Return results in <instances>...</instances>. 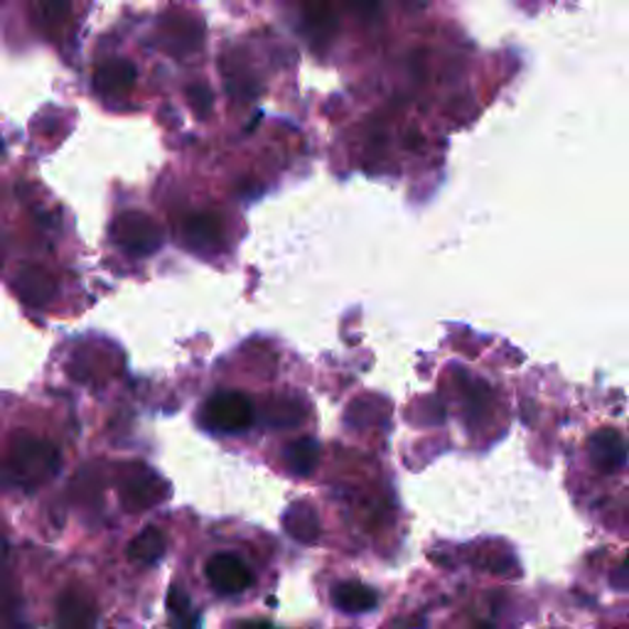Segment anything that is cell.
<instances>
[{
  "label": "cell",
  "mask_w": 629,
  "mask_h": 629,
  "mask_svg": "<svg viewBox=\"0 0 629 629\" xmlns=\"http://www.w3.org/2000/svg\"><path fill=\"white\" fill-rule=\"evenodd\" d=\"M60 452L54 446H50L47 440L38 438H20L13 452H10L8 468L13 472L18 482H23L28 487H35L40 482L50 480V477L60 470Z\"/></svg>",
  "instance_id": "cell-1"
},
{
  "label": "cell",
  "mask_w": 629,
  "mask_h": 629,
  "mask_svg": "<svg viewBox=\"0 0 629 629\" xmlns=\"http://www.w3.org/2000/svg\"><path fill=\"white\" fill-rule=\"evenodd\" d=\"M204 426L220 433H238L252 426V401L238 392H216L202 408Z\"/></svg>",
  "instance_id": "cell-2"
},
{
  "label": "cell",
  "mask_w": 629,
  "mask_h": 629,
  "mask_svg": "<svg viewBox=\"0 0 629 629\" xmlns=\"http://www.w3.org/2000/svg\"><path fill=\"white\" fill-rule=\"evenodd\" d=\"M114 242L128 254L148 256L160 248L162 230L143 212H121L114 222Z\"/></svg>",
  "instance_id": "cell-3"
},
{
  "label": "cell",
  "mask_w": 629,
  "mask_h": 629,
  "mask_svg": "<svg viewBox=\"0 0 629 629\" xmlns=\"http://www.w3.org/2000/svg\"><path fill=\"white\" fill-rule=\"evenodd\" d=\"M207 578L212 588L222 595H238L252 585L254 576L236 553H216L207 563Z\"/></svg>",
  "instance_id": "cell-4"
},
{
  "label": "cell",
  "mask_w": 629,
  "mask_h": 629,
  "mask_svg": "<svg viewBox=\"0 0 629 629\" xmlns=\"http://www.w3.org/2000/svg\"><path fill=\"white\" fill-rule=\"evenodd\" d=\"M588 455L595 468L605 475H610L625 468L629 446L622 433H617L615 428H605L595 433V436L588 440Z\"/></svg>",
  "instance_id": "cell-5"
},
{
  "label": "cell",
  "mask_w": 629,
  "mask_h": 629,
  "mask_svg": "<svg viewBox=\"0 0 629 629\" xmlns=\"http://www.w3.org/2000/svg\"><path fill=\"white\" fill-rule=\"evenodd\" d=\"M57 625L60 629H94L96 627V605L92 595L82 588H70L57 600Z\"/></svg>",
  "instance_id": "cell-6"
},
{
  "label": "cell",
  "mask_w": 629,
  "mask_h": 629,
  "mask_svg": "<svg viewBox=\"0 0 629 629\" xmlns=\"http://www.w3.org/2000/svg\"><path fill=\"white\" fill-rule=\"evenodd\" d=\"M15 292L30 308L47 306L54 296V280L38 266H23L15 274Z\"/></svg>",
  "instance_id": "cell-7"
},
{
  "label": "cell",
  "mask_w": 629,
  "mask_h": 629,
  "mask_svg": "<svg viewBox=\"0 0 629 629\" xmlns=\"http://www.w3.org/2000/svg\"><path fill=\"white\" fill-rule=\"evenodd\" d=\"M136 82V67L126 60H111L102 64L94 74V86L96 92H102L104 96H116L124 94L134 86Z\"/></svg>",
  "instance_id": "cell-8"
},
{
  "label": "cell",
  "mask_w": 629,
  "mask_h": 629,
  "mask_svg": "<svg viewBox=\"0 0 629 629\" xmlns=\"http://www.w3.org/2000/svg\"><path fill=\"white\" fill-rule=\"evenodd\" d=\"M332 603L338 605L342 612L360 615V612L374 610L376 603H379V595H376V590H372L364 583L347 580V583H338L332 588Z\"/></svg>",
  "instance_id": "cell-9"
},
{
  "label": "cell",
  "mask_w": 629,
  "mask_h": 629,
  "mask_svg": "<svg viewBox=\"0 0 629 629\" xmlns=\"http://www.w3.org/2000/svg\"><path fill=\"white\" fill-rule=\"evenodd\" d=\"M284 526L288 536L300 541V544H314L320 536L318 514H314V509L308 502L290 504L288 512L284 514Z\"/></svg>",
  "instance_id": "cell-10"
},
{
  "label": "cell",
  "mask_w": 629,
  "mask_h": 629,
  "mask_svg": "<svg viewBox=\"0 0 629 629\" xmlns=\"http://www.w3.org/2000/svg\"><path fill=\"white\" fill-rule=\"evenodd\" d=\"M184 236H188L190 246L194 248H214L222 238V216L214 212L192 214L184 222Z\"/></svg>",
  "instance_id": "cell-11"
},
{
  "label": "cell",
  "mask_w": 629,
  "mask_h": 629,
  "mask_svg": "<svg viewBox=\"0 0 629 629\" xmlns=\"http://www.w3.org/2000/svg\"><path fill=\"white\" fill-rule=\"evenodd\" d=\"M166 548H168L166 534H162L158 526H146L131 541V546H128V558L150 566V563H158L162 556H166Z\"/></svg>",
  "instance_id": "cell-12"
},
{
  "label": "cell",
  "mask_w": 629,
  "mask_h": 629,
  "mask_svg": "<svg viewBox=\"0 0 629 629\" xmlns=\"http://www.w3.org/2000/svg\"><path fill=\"white\" fill-rule=\"evenodd\" d=\"M320 460V446L312 438H298L286 448V465L292 475L308 477Z\"/></svg>",
  "instance_id": "cell-13"
},
{
  "label": "cell",
  "mask_w": 629,
  "mask_h": 629,
  "mask_svg": "<svg viewBox=\"0 0 629 629\" xmlns=\"http://www.w3.org/2000/svg\"><path fill=\"white\" fill-rule=\"evenodd\" d=\"M168 610L172 617V629H200V612L192 610L190 595L182 585H172L168 593Z\"/></svg>",
  "instance_id": "cell-14"
},
{
  "label": "cell",
  "mask_w": 629,
  "mask_h": 629,
  "mask_svg": "<svg viewBox=\"0 0 629 629\" xmlns=\"http://www.w3.org/2000/svg\"><path fill=\"white\" fill-rule=\"evenodd\" d=\"M188 99L198 116H207L212 111V89L207 84H192L188 89Z\"/></svg>",
  "instance_id": "cell-15"
},
{
  "label": "cell",
  "mask_w": 629,
  "mask_h": 629,
  "mask_svg": "<svg viewBox=\"0 0 629 629\" xmlns=\"http://www.w3.org/2000/svg\"><path fill=\"white\" fill-rule=\"evenodd\" d=\"M236 629H274L268 622H242L236 625Z\"/></svg>",
  "instance_id": "cell-16"
}]
</instances>
